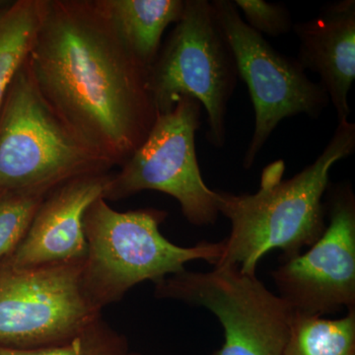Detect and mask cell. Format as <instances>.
Instances as JSON below:
<instances>
[{"label":"cell","mask_w":355,"mask_h":355,"mask_svg":"<svg viewBox=\"0 0 355 355\" xmlns=\"http://www.w3.org/2000/svg\"><path fill=\"white\" fill-rule=\"evenodd\" d=\"M27 64L53 111L113 167L125 164L150 132L157 112L147 69L103 0H46Z\"/></svg>","instance_id":"1"},{"label":"cell","mask_w":355,"mask_h":355,"mask_svg":"<svg viewBox=\"0 0 355 355\" xmlns=\"http://www.w3.org/2000/svg\"><path fill=\"white\" fill-rule=\"evenodd\" d=\"M354 150L355 125L340 121L323 153L293 177L284 179L286 165L277 160L261 172L256 193L216 191L219 214L230 221L231 230L221 241L223 252L214 266H233L256 275L268 252L282 250L287 260L312 246L327 227L323 200L331 169Z\"/></svg>","instance_id":"2"},{"label":"cell","mask_w":355,"mask_h":355,"mask_svg":"<svg viewBox=\"0 0 355 355\" xmlns=\"http://www.w3.org/2000/svg\"><path fill=\"white\" fill-rule=\"evenodd\" d=\"M166 217L167 212L156 209L116 211L102 197L89 205L83 216L87 253L81 282L93 305L103 311L133 286L157 284L183 272L190 261L216 265L223 252L221 241L178 246L161 233Z\"/></svg>","instance_id":"3"},{"label":"cell","mask_w":355,"mask_h":355,"mask_svg":"<svg viewBox=\"0 0 355 355\" xmlns=\"http://www.w3.org/2000/svg\"><path fill=\"white\" fill-rule=\"evenodd\" d=\"M113 166L72 132L40 92L27 64L0 106V193L49 189Z\"/></svg>","instance_id":"4"},{"label":"cell","mask_w":355,"mask_h":355,"mask_svg":"<svg viewBox=\"0 0 355 355\" xmlns=\"http://www.w3.org/2000/svg\"><path fill=\"white\" fill-rule=\"evenodd\" d=\"M234 57L211 2L186 0L183 14L147 70V88L157 114L191 96L207 112V141L225 146L228 104L238 83Z\"/></svg>","instance_id":"5"},{"label":"cell","mask_w":355,"mask_h":355,"mask_svg":"<svg viewBox=\"0 0 355 355\" xmlns=\"http://www.w3.org/2000/svg\"><path fill=\"white\" fill-rule=\"evenodd\" d=\"M159 299L207 308L224 331L212 355H284L293 310L257 277L233 266L209 272L184 270L155 284Z\"/></svg>","instance_id":"6"},{"label":"cell","mask_w":355,"mask_h":355,"mask_svg":"<svg viewBox=\"0 0 355 355\" xmlns=\"http://www.w3.org/2000/svg\"><path fill=\"white\" fill-rule=\"evenodd\" d=\"M202 109L195 98L182 96L174 108L157 114L141 146L110 175L102 198L116 202L140 191H161L180 203L193 225L214 224L220 216L217 193L203 181L196 150Z\"/></svg>","instance_id":"7"},{"label":"cell","mask_w":355,"mask_h":355,"mask_svg":"<svg viewBox=\"0 0 355 355\" xmlns=\"http://www.w3.org/2000/svg\"><path fill=\"white\" fill-rule=\"evenodd\" d=\"M211 4L254 107V132L243 158L249 170L280 121L298 114L318 119L330 99L297 58L282 55L246 24L234 1L214 0Z\"/></svg>","instance_id":"8"},{"label":"cell","mask_w":355,"mask_h":355,"mask_svg":"<svg viewBox=\"0 0 355 355\" xmlns=\"http://www.w3.org/2000/svg\"><path fill=\"white\" fill-rule=\"evenodd\" d=\"M83 263L28 268L0 263V347L58 345L101 319L83 291Z\"/></svg>","instance_id":"9"},{"label":"cell","mask_w":355,"mask_h":355,"mask_svg":"<svg viewBox=\"0 0 355 355\" xmlns=\"http://www.w3.org/2000/svg\"><path fill=\"white\" fill-rule=\"evenodd\" d=\"M279 296L294 312L323 317L355 308V198L352 187L331 191L329 224L304 254L272 273Z\"/></svg>","instance_id":"10"},{"label":"cell","mask_w":355,"mask_h":355,"mask_svg":"<svg viewBox=\"0 0 355 355\" xmlns=\"http://www.w3.org/2000/svg\"><path fill=\"white\" fill-rule=\"evenodd\" d=\"M110 175L77 177L53 189L40 205L22 241L0 263L28 268L85 259L84 214L102 197Z\"/></svg>","instance_id":"11"},{"label":"cell","mask_w":355,"mask_h":355,"mask_svg":"<svg viewBox=\"0 0 355 355\" xmlns=\"http://www.w3.org/2000/svg\"><path fill=\"white\" fill-rule=\"evenodd\" d=\"M297 60L321 78L338 123L349 120V93L355 78V1L328 4L317 17L293 24Z\"/></svg>","instance_id":"12"},{"label":"cell","mask_w":355,"mask_h":355,"mask_svg":"<svg viewBox=\"0 0 355 355\" xmlns=\"http://www.w3.org/2000/svg\"><path fill=\"white\" fill-rule=\"evenodd\" d=\"M116 31L142 67L158 57L162 37L183 14L184 0H103Z\"/></svg>","instance_id":"13"},{"label":"cell","mask_w":355,"mask_h":355,"mask_svg":"<svg viewBox=\"0 0 355 355\" xmlns=\"http://www.w3.org/2000/svg\"><path fill=\"white\" fill-rule=\"evenodd\" d=\"M46 0H13L0 7V106L31 50Z\"/></svg>","instance_id":"14"},{"label":"cell","mask_w":355,"mask_h":355,"mask_svg":"<svg viewBox=\"0 0 355 355\" xmlns=\"http://www.w3.org/2000/svg\"><path fill=\"white\" fill-rule=\"evenodd\" d=\"M284 355H355V308L335 320L293 311Z\"/></svg>","instance_id":"15"},{"label":"cell","mask_w":355,"mask_h":355,"mask_svg":"<svg viewBox=\"0 0 355 355\" xmlns=\"http://www.w3.org/2000/svg\"><path fill=\"white\" fill-rule=\"evenodd\" d=\"M128 342L105 320L90 324L80 334L58 345L30 349L0 347V355H128Z\"/></svg>","instance_id":"16"},{"label":"cell","mask_w":355,"mask_h":355,"mask_svg":"<svg viewBox=\"0 0 355 355\" xmlns=\"http://www.w3.org/2000/svg\"><path fill=\"white\" fill-rule=\"evenodd\" d=\"M51 191L38 189L0 193V261L22 241L40 205Z\"/></svg>","instance_id":"17"},{"label":"cell","mask_w":355,"mask_h":355,"mask_svg":"<svg viewBox=\"0 0 355 355\" xmlns=\"http://www.w3.org/2000/svg\"><path fill=\"white\" fill-rule=\"evenodd\" d=\"M234 3L246 24L261 35L279 37L293 28L291 14L282 4L263 0H235Z\"/></svg>","instance_id":"18"},{"label":"cell","mask_w":355,"mask_h":355,"mask_svg":"<svg viewBox=\"0 0 355 355\" xmlns=\"http://www.w3.org/2000/svg\"><path fill=\"white\" fill-rule=\"evenodd\" d=\"M8 0H0V7L6 6Z\"/></svg>","instance_id":"19"},{"label":"cell","mask_w":355,"mask_h":355,"mask_svg":"<svg viewBox=\"0 0 355 355\" xmlns=\"http://www.w3.org/2000/svg\"><path fill=\"white\" fill-rule=\"evenodd\" d=\"M128 355H140L139 354H137V352H128Z\"/></svg>","instance_id":"20"}]
</instances>
